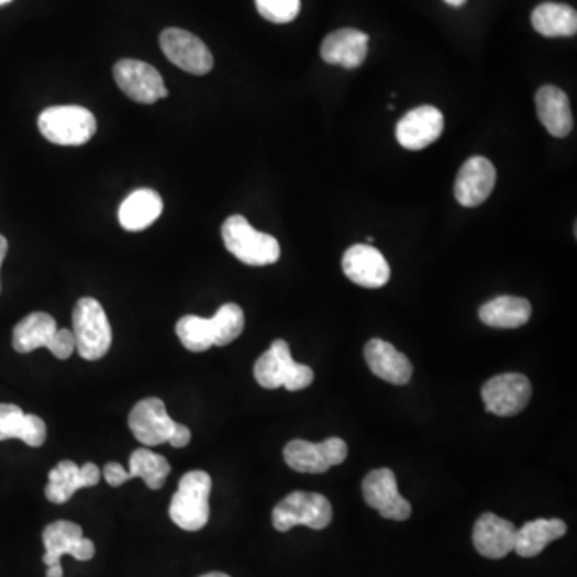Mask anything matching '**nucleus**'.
I'll return each instance as SVG.
<instances>
[{
    "mask_svg": "<svg viewBox=\"0 0 577 577\" xmlns=\"http://www.w3.org/2000/svg\"><path fill=\"white\" fill-rule=\"evenodd\" d=\"M387 110L393 111L395 110V104L393 103H388L387 104Z\"/></svg>",
    "mask_w": 577,
    "mask_h": 577,
    "instance_id": "ea45409f",
    "label": "nucleus"
},
{
    "mask_svg": "<svg viewBox=\"0 0 577 577\" xmlns=\"http://www.w3.org/2000/svg\"><path fill=\"white\" fill-rule=\"evenodd\" d=\"M175 423L167 414L166 403L159 398H145L134 406L129 415V429L145 446L169 443Z\"/></svg>",
    "mask_w": 577,
    "mask_h": 577,
    "instance_id": "f8f14e48",
    "label": "nucleus"
},
{
    "mask_svg": "<svg viewBox=\"0 0 577 577\" xmlns=\"http://www.w3.org/2000/svg\"><path fill=\"white\" fill-rule=\"evenodd\" d=\"M163 198L156 191L143 188L125 198L119 208V223L127 231H142L152 226L163 213Z\"/></svg>",
    "mask_w": 577,
    "mask_h": 577,
    "instance_id": "412c9836",
    "label": "nucleus"
},
{
    "mask_svg": "<svg viewBox=\"0 0 577 577\" xmlns=\"http://www.w3.org/2000/svg\"><path fill=\"white\" fill-rule=\"evenodd\" d=\"M80 471H82L84 480H86L87 486H96L98 482H100L101 474L100 468L97 467L96 464H86L80 467Z\"/></svg>",
    "mask_w": 577,
    "mask_h": 577,
    "instance_id": "f704fd0d",
    "label": "nucleus"
},
{
    "mask_svg": "<svg viewBox=\"0 0 577 577\" xmlns=\"http://www.w3.org/2000/svg\"><path fill=\"white\" fill-rule=\"evenodd\" d=\"M125 475H127V471L124 470L122 465L115 464V462H110V464L104 465V480H107L108 485L113 486V488H119V486L127 482Z\"/></svg>",
    "mask_w": 577,
    "mask_h": 577,
    "instance_id": "473e14b6",
    "label": "nucleus"
},
{
    "mask_svg": "<svg viewBox=\"0 0 577 577\" xmlns=\"http://www.w3.org/2000/svg\"><path fill=\"white\" fill-rule=\"evenodd\" d=\"M444 131V118L439 108L423 104L406 113L397 125V140L409 152H421L435 143Z\"/></svg>",
    "mask_w": 577,
    "mask_h": 577,
    "instance_id": "ddd939ff",
    "label": "nucleus"
},
{
    "mask_svg": "<svg viewBox=\"0 0 577 577\" xmlns=\"http://www.w3.org/2000/svg\"><path fill=\"white\" fill-rule=\"evenodd\" d=\"M7 252H9V243H7L5 237L0 234V268H2L3 260H5ZM2 290V286H0Z\"/></svg>",
    "mask_w": 577,
    "mask_h": 577,
    "instance_id": "c9c22d12",
    "label": "nucleus"
},
{
    "mask_svg": "<svg viewBox=\"0 0 577 577\" xmlns=\"http://www.w3.org/2000/svg\"><path fill=\"white\" fill-rule=\"evenodd\" d=\"M129 465H131V470L125 475L127 481L134 480V478H142L153 491L163 488L166 485L167 477L170 475L169 461L160 456V454L145 450V447L132 453Z\"/></svg>",
    "mask_w": 577,
    "mask_h": 577,
    "instance_id": "bb28decb",
    "label": "nucleus"
},
{
    "mask_svg": "<svg viewBox=\"0 0 577 577\" xmlns=\"http://www.w3.org/2000/svg\"><path fill=\"white\" fill-rule=\"evenodd\" d=\"M175 331H177L181 344H184L185 348L190 349V352H208L213 345L211 318L187 314V317L178 320Z\"/></svg>",
    "mask_w": 577,
    "mask_h": 577,
    "instance_id": "c756f323",
    "label": "nucleus"
},
{
    "mask_svg": "<svg viewBox=\"0 0 577 577\" xmlns=\"http://www.w3.org/2000/svg\"><path fill=\"white\" fill-rule=\"evenodd\" d=\"M222 237L226 251L249 267H267L281 257L278 240L255 230L246 217H229L222 226Z\"/></svg>",
    "mask_w": 577,
    "mask_h": 577,
    "instance_id": "f257e3e1",
    "label": "nucleus"
},
{
    "mask_svg": "<svg viewBox=\"0 0 577 577\" xmlns=\"http://www.w3.org/2000/svg\"><path fill=\"white\" fill-rule=\"evenodd\" d=\"M254 376L257 384L268 390L285 387L289 391H299L310 387L314 380L313 369L293 362L288 342L281 339L273 342L268 352L257 359Z\"/></svg>",
    "mask_w": 577,
    "mask_h": 577,
    "instance_id": "20e7f679",
    "label": "nucleus"
},
{
    "mask_svg": "<svg viewBox=\"0 0 577 577\" xmlns=\"http://www.w3.org/2000/svg\"><path fill=\"white\" fill-rule=\"evenodd\" d=\"M19 439L31 447H41L47 440V425L38 415L24 414L16 404H0V442Z\"/></svg>",
    "mask_w": 577,
    "mask_h": 577,
    "instance_id": "aec40b11",
    "label": "nucleus"
},
{
    "mask_svg": "<svg viewBox=\"0 0 577 577\" xmlns=\"http://www.w3.org/2000/svg\"><path fill=\"white\" fill-rule=\"evenodd\" d=\"M496 167L482 156H474L461 167L454 184V196L464 208H477L496 187Z\"/></svg>",
    "mask_w": 577,
    "mask_h": 577,
    "instance_id": "2eb2a0df",
    "label": "nucleus"
},
{
    "mask_svg": "<svg viewBox=\"0 0 577 577\" xmlns=\"http://www.w3.org/2000/svg\"><path fill=\"white\" fill-rule=\"evenodd\" d=\"M9 2H12V0H0V5H5Z\"/></svg>",
    "mask_w": 577,
    "mask_h": 577,
    "instance_id": "a19ab883",
    "label": "nucleus"
},
{
    "mask_svg": "<svg viewBox=\"0 0 577 577\" xmlns=\"http://www.w3.org/2000/svg\"><path fill=\"white\" fill-rule=\"evenodd\" d=\"M566 531L568 526L559 519L528 521L520 530H517L513 552L523 558L537 557L548 544L565 536Z\"/></svg>",
    "mask_w": 577,
    "mask_h": 577,
    "instance_id": "4be33fe9",
    "label": "nucleus"
},
{
    "mask_svg": "<svg viewBox=\"0 0 577 577\" xmlns=\"http://www.w3.org/2000/svg\"><path fill=\"white\" fill-rule=\"evenodd\" d=\"M531 23L545 37H572L577 33L576 10L566 3H541L531 15Z\"/></svg>",
    "mask_w": 577,
    "mask_h": 577,
    "instance_id": "393cba45",
    "label": "nucleus"
},
{
    "mask_svg": "<svg viewBox=\"0 0 577 577\" xmlns=\"http://www.w3.org/2000/svg\"><path fill=\"white\" fill-rule=\"evenodd\" d=\"M369 36L358 30L345 27L329 34L321 45V57L328 65L355 69L365 63Z\"/></svg>",
    "mask_w": 577,
    "mask_h": 577,
    "instance_id": "a211bd4d",
    "label": "nucleus"
},
{
    "mask_svg": "<svg viewBox=\"0 0 577 577\" xmlns=\"http://www.w3.org/2000/svg\"><path fill=\"white\" fill-rule=\"evenodd\" d=\"M57 331V321L51 314L42 313V311L27 314L13 329V348L23 355L42 348V346L48 348Z\"/></svg>",
    "mask_w": 577,
    "mask_h": 577,
    "instance_id": "b1692460",
    "label": "nucleus"
},
{
    "mask_svg": "<svg viewBox=\"0 0 577 577\" xmlns=\"http://www.w3.org/2000/svg\"><path fill=\"white\" fill-rule=\"evenodd\" d=\"M37 125L48 142L59 146L86 145L97 132L96 115L87 108L76 104L52 107L42 111Z\"/></svg>",
    "mask_w": 577,
    "mask_h": 577,
    "instance_id": "39448f33",
    "label": "nucleus"
},
{
    "mask_svg": "<svg viewBox=\"0 0 577 577\" xmlns=\"http://www.w3.org/2000/svg\"><path fill=\"white\" fill-rule=\"evenodd\" d=\"M80 488H87L79 465L73 461H62L48 474V485L45 488V498L52 503H65L75 496Z\"/></svg>",
    "mask_w": 577,
    "mask_h": 577,
    "instance_id": "cd10ccee",
    "label": "nucleus"
},
{
    "mask_svg": "<svg viewBox=\"0 0 577 577\" xmlns=\"http://www.w3.org/2000/svg\"><path fill=\"white\" fill-rule=\"evenodd\" d=\"M517 526L495 513H482L474 528V545L481 557L500 559L515 547Z\"/></svg>",
    "mask_w": 577,
    "mask_h": 577,
    "instance_id": "dca6fc26",
    "label": "nucleus"
},
{
    "mask_svg": "<svg viewBox=\"0 0 577 577\" xmlns=\"http://www.w3.org/2000/svg\"><path fill=\"white\" fill-rule=\"evenodd\" d=\"M331 521V502L318 492H290L273 510V526L279 533H286L299 524L320 531L328 528Z\"/></svg>",
    "mask_w": 577,
    "mask_h": 577,
    "instance_id": "423d86ee",
    "label": "nucleus"
},
{
    "mask_svg": "<svg viewBox=\"0 0 577 577\" xmlns=\"http://www.w3.org/2000/svg\"><path fill=\"white\" fill-rule=\"evenodd\" d=\"M213 345L226 346L243 334L246 326L243 308L236 303H225L211 318Z\"/></svg>",
    "mask_w": 577,
    "mask_h": 577,
    "instance_id": "c85d7f7f",
    "label": "nucleus"
},
{
    "mask_svg": "<svg viewBox=\"0 0 577 577\" xmlns=\"http://www.w3.org/2000/svg\"><path fill=\"white\" fill-rule=\"evenodd\" d=\"M48 349L57 356L58 359L71 358L73 353L76 352V339L73 331L69 329H58L55 332L52 344L48 345Z\"/></svg>",
    "mask_w": 577,
    "mask_h": 577,
    "instance_id": "2f4dec72",
    "label": "nucleus"
},
{
    "mask_svg": "<svg viewBox=\"0 0 577 577\" xmlns=\"http://www.w3.org/2000/svg\"><path fill=\"white\" fill-rule=\"evenodd\" d=\"M365 358L367 366L374 376L393 385L409 384L412 377V365L408 356L398 352L393 345L373 339L365 346Z\"/></svg>",
    "mask_w": 577,
    "mask_h": 577,
    "instance_id": "f3484780",
    "label": "nucleus"
},
{
    "mask_svg": "<svg viewBox=\"0 0 577 577\" xmlns=\"http://www.w3.org/2000/svg\"><path fill=\"white\" fill-rule=\"evenodd\" d=\"M212 478L202 470H192L185 474L178 482V491L170 500V520L184 531L202 530L211 519Z\"/></svg>",
    "mask_w": 577,
    "mask_h": 577,
    "instance_id": "f03ea898",
    "label": "nucleus"
},
{
    "mask_svg": "<svg viewBox=\"0 0 577 577\" xmlns=\"http://www.w3.org/2000/svg\"><path fill=\"white\" fill-rule=\"evenodd\" d=\"M258 13L276 24L290 23L300 12V0H255Z\"/></svg>",
    "mask_w": 577,
    "mask_h": 577,
    "instance_id": "7c9ffc66",
    "label": "nucleus"
},
{
    "mask_svg": "<svg viewBox=\"0 0 577 577\" xmlns=\"http://www.w3.org/2000/svg\"><path fill=\"white\" fill-rule=\"evenodd\" d=\"M47 577H63L62 565L48 566Z\"/></svg>",
    "mask_w": 577,
    "mask_h": 577,
    "instance_id": "e433bc0d",
    "label": "nucleus"
},
{
    "mask_svg": "<svg viewBox=\"0 0 577 577\" xmlns=\"http://www.w3.org/2000/svg\"><path fill=\"white\" fill-rule=\"evenodd\" d=\"M533 307L526 299L512 296H500L481 306V323L496 329H517L530 321Z\"/></svg>",
    "mask_w": 577,
    "mask_h": 577,
    "instance_id": "5701e85b",
    "label": "nucleus"
},
{
    "mask_svg": "<svg viewBox=\"0 0 577 577\" xmlns=\"http://www.w3.org/2000/svg\"><path fill=\"white\" fill-rule=\"evenodd\" d=\"M342 268L346 278L367 289H379L387 285L391 269L382 252L370 244H355L345 252Z\"/></svg>",
    "mask_w": 577,
    "mask_h": 577,
    "instance_id": "4468645a",
    "label": "nucleus"
},
{
    "mask_svg": "<svg viewBox=\"0 0 577 577\" xmlns=\"http://www.w3.org/2000/svg\"><path fill=\"white\" fill-rule=\"evenodd\" d=\"M533 388L523 374L507 373L492 377L482 385L481 398L486 411L499 418L520 414L530 403Z\"/></svg>",
    "mask_w": 577,
    "mask_h": 577,
    "instance_id": "6e6552de",
    "label": "nucleus"
},
{
    "mask_svg": "<svg viewBox=\"0 0 577 577\" xmlns=\"http://www.w3.org/2000/svg\"><path fill=\"white\" fill-rule=\"evenodd\" d=\"M113 75L119 89L136 103L153 104L169 96L163 76L148 63L121 59L115 63Z\"/></svg>",
    "mask_w": 577,
    "mask_h": 577,
    "instance_id": "1a4fd4ad",
    "label": "nucleus"
},
{
    "mask_svg": "<svg viewBox=\"0 0 577 577\" xmlns=\"http://www.w3.org/2000/svg\"><path fill=\"white\" fill-rule=\"evenodd\" d=\"M346 456L348 446L337 436L323 443L292 440L285 447L286 464L299 474H326L329 468L345 462Z\"/></svg>",
    "mask_w": 577,
    "mask_h": 577,
    "instance_id": "0eeeda50",
    "label": "nucleus"
},
{
    "mask_svg": "<svg viewBox=\"0 0 577 577\" xmlns=\"http://www.w3.org/2000/svg\"><path fill=\"white\" fill-rule=\"evenodd\" d=\"M444 2L450 3V5L453 7H461L464 5V3L467 2V0H444Z\"/></svg>",
    "mask_w": 577,
    "mask_h": 577,
    "instance_id": "4c0bfd02",
    "label": "nucleus"
},
{
    "mask_svg": "<svg viewBox=\"0 0 577 577\" xmlns=\"http://www.w3.org/2000/svg\"><path fill=\"white\" fill-rule=\"evenodd\" d=\"M536 110L539 121L542 122L548 134L565 138L572 134L573 121L569 98L562 89L554 86H544L536 93Z\"/></svg>",
    "mask_w": 577,
    "mask_h": 577,
    "instance_id": "6ab92c4d",
    "label": "nucleus"
},
{
    "mask_svg": "<svg viewBox=\"0 0 577 577\" xmlns=\"http://www.w3.org/2000/svg\"><path fill=\"white\" fill-rule=\"evenodd\" d=\"M159 44L170 63L184 71L195 76H206L212 71L211 51L195 34L178 27H169L160 34Z\"/></svg>",
    "mask_w": 577,
    "mask_h": 577,
    "instance_id": "9d476101",
    "label": "nucleus"
},
{
    "mask_svg": "<svg viewBox=\"0 0 577 577\" xmlns=\"http://www.w3.org/2000/svg\"><path fill=\"white\" fill-rule=\"evenodd\" d=\"M201 577H230V576L225 575V573H209V575H204Z\"/></svg>",
    "mask_w": 577,
    "mask_h": 577,
    "instance_id": "58836bf2",
    "label": "nucleus"
},
{
    "mask_svg": "<svg viewBox=\"0 0 577 577\" xmlns=\"http://www.w3.org/2000/svg\"><path fill=\"white\" fill-rule=\"evenodd\" d=\"M80 539H82V528L73 521L58 520L48 524L42 533V541L45 545V565H62L59 559L63 555L73 557Z\"/></svg>",
    "mask_w": 577,
    "mask_h": 577,
    "instance_id": "a878e982",
    "label": "nucleus"
},
{
    "mask_svg": "<svg viewBox=\"0 0 577 577\" xmlns=\"http://www.w3.org/2000/svg\"><path fill=\"white\" fill-rule=\"evenodd\" d=\"M73 334L76 339V352L87 362H98L110 352L113 331L97 299L82 297L77 300L73 311Z\"/></svg>",
    "mask_w": 577,
    "mask_h": 577,
    "instance_id": "7ed1b4c3",
    "label": "nucleus"
},
{
    "mask_svg": "<svg viewBox=\"0 0 577 577\" xmlns=\"http://www.w3.org/2000/svg\"><path fill=\"white\" fill-rule=\"evenodd\" d=\"M191 442V432L184 423H175L173 436H170L169 443L173 447H185Z\"/></svg>",
    "mask_w": 577,
    "mask_h": 577,
    "instance_id": "72a5a7b5",
    "label": "nucleus"
},
{
    "mask_svg": "<svg viewBox=\"0 0 577 577\" xmlns=\"http://www.w3.org/2000/svg\"><path fill=\"white\" fill-rule=\"evenodd\" d=\"M363 496L384 519L406 521L411 517V503L398 491L397 477L390 468L369 471L363 481Z\"/></svg>",
    "mask_w": 577,
    "mask_h": 577,
    "instance_id": "9b49d317",
    "label": "nucleus"
}]
</instances>
